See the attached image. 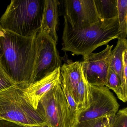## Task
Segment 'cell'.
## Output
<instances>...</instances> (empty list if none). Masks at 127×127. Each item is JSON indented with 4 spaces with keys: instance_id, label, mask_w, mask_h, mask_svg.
<instances>
[{
    "instance_id": "6da1fadb",
    "label": "cell",
    "mask_w": 127,
    "mask_h": 127,
    "mask_svg": "<svg viewBox=\"0 0 127 127\" xmlns=\"http://www.w3.org/2000/svg\"><path fill=\"white\" fill-rule=\"evenodd\" d=\"M36 35L23 37L0 28V62L21 87L28 85L32 75L37 55Z\"/></svg>"
},
{
    "instance_id": "7a4b0ae2",
    "label": "cell",
    "mask_w": 127,
    "mask_h": 127,
    "mask_svg": "<svg viewBox=\"0 0 127 127\" xmlns=\"http://www.w3.org/2000/svg\"><path fill=\"white\" fill-rule=\"evenodd\" d=\"M120 34L118 18L101 20L90 27L79 30L73 29L64 19L62 50L84 58L99 47L119 39Z\"/></svg>"
},
{
    "instance_id": "3957f363",
    "label": "cell",
    "mask_w": 127,
    "mask_h": 127,
    "mask_svg": "<svg viewBox=\"0 0 127 127\" xmlns=\"http://www.w3.org/2000/svg\"><path fill=\"white\" fill-rule=\"evenodd\" d=\"M45 0H12L0 19L5 30L23 37L37 34L40 29Z\"/></svg>"
},
{
    "instance_id": "277c9868",
    "label": "cell",
    "mask_w": 127,
    "mask_h": 127,
    "mask_svg": "<svg viewBox=\"0 0 127 127\" xmlns=\"http://www.w3.org/2000/svg\"><path fill=\"white\" fill-rule=\"evenodd\" d=\"M0 120L26 127L47 126L42 114L27 101L17 85L0 91Z\"/></svg>"
},
{
    "instance_id": "5b68a950",
    "label": "cell",
    "mask_w": 127,
    "mask_h": 127,
    "mask_svg": "<svg viewBox=\"0 0 127 127\" xmlns=\"http://www.w3.org/2000/svg\"><path fill=\"white\" fill-rule=\"evenodd\" d=\"M37 109L48 127H72L75 121L60 82L42 96Z\"/></svg>"
},
{
    "instance_id": "8992f818",
    "label": "cell",
    "mask_w": 127,
    "mask_h": 127,
    "mask_svg": "<svg viewBox=\"0 0 127 127\" xmlns=\"http://www.w3.org/2000/svg\"><path fill=\"white\" fill-rule=\"evenodd\" d=\"M89 104L86 110L76 116L78 122L101 117L113 119L119 110V104L113 93L105 86L88 84Z\"/></svg>"
},
{
    "instance_id": "52a82bcc",
    "label": "cell",
    "mask_w": 127,
    "mask_h": 127,
    "mask_svg": "<svg viewBox=\"0 0 127 127\" xmlns=\"http://www.w3.org/2000/svg\"><path fill=\"white\" fill-rule=\"evenodd\" d=\"M36 59L32 75L27 86L41 79L62 65L55 41L40 30L36 35Z\"/></svg>"
},
{
    "instance_id": "ba28073f",
    "label": "cell",
    "mask_w": 127,
    "mask_h": 127,
    "mask_svg": "<svg viewBox=\"0 0 127 127\" xmlns=\"http://www.w3.org/2000/svg\"><path fill=\"white\" fill-rule=\"evenodd\" d=\"M64 7V19L73 29H87L101 21L94 0H66Z\"/></svg>"
},
{
    "instance_id": "9c48e42d",
    "label": "cell",
    "mask_w": 127,
    "mask_h": 127,
    "mask_svg": "<svg viewBox=\"0 0 127 127\" xmlns=\"http://www.w3.org/2000/svg\"><path fill=\"white\" fill-rule=\"evenodd\" d=\"M113 45H107L98 53H92L83 58L81 62L83 73L90 85L105 86Z\"/></svg>"
},
{
    "instance_id": "30bf717a",
    "label": "cell",
    "mask_w": 127,
    "mask_h": 127,
    "mask_svg": "<svg viewBox=\"0 0 127 127\" xmlns=\"http://www.w3.org/2000/svg\"><path fill=\"white\" fill-rule=\"evenodd\" d=\"M60 68L26 87L19 86L25 98L35 110L42 96L60 82Z\"/></svg>"
},
{
    "instance_id": "8fae6325",
    "label": "cell",
    "mask_w": 127,
    "mask_h": 127,
    "mask_svg": "<svg viewBox=\"0 0 127 127\" xmlns=\"http://www.w3.org/2000/svg\"><path fill=\"white\" fill-rule=\"evenodd\" d=\"M82 72L81 63L79 61H69L64 63L60 68V84L66 87L77 104V89Z\"/></svg>"
},
{
    "instance_id": "7c38bea8",
    "label": "cell",
    "mask_w": 127,
    "mask_h": 127,
    "mask_svg": "<svg viewBox=\"0 0 127 127\" xmlns=\"http://www.w3.org/2000/svg\"><path fill=\"white\" fill-rule=\"evenodd\" d=\"M58 0H45L43 14L40 30L49 36L58 43L57 31L59 24Z\"/></svg>"
},
{
    "instance_id": "4fadbf2b",
    "label": "cell",
    "mask_w": 127,
    "mask_h": 127,
    "mask_svg": "<svg viewBox=\"0 0 127 127\" xmlns=\"http://www.w3.org/2000/svg\"><path fill=\"white\" fill-rule=\"evenodd\" d=\"M127 50L126 39H118L116 45L111 52L110 68L117 73L121 81L123 71L122 54Z\"/></svg>"
},
{
    "instance_id": "5bb4252c",
    "label": "cell",
    "mask_w": 127,
    "mask_h": 127,
    "mask_svg": "<svg viewBox=\"0 0 127 127\" xmlns=\"http://www.w3.org/2000/svg\"><path fill=\"white\" fill-rule=\"evenodd\" d=\"M96 8L101 20L117 18V0H94Z\"/></svg>"
},
{
    "instance_id": "9a60e30c",
    "label": "cell",
    "mask_w": 127,
    "mask_h": 127,
    "mask_svg": "<svg viewBox=\"0 0 127 127\" xmlns=\"http://www.w3.org/2000/svg\"><path fill=\"white\" fill-rule=\"evenodd\" d=\"M77 94L78 109V113L86 110L88 107L89 104L88 84L84 75L83 70L81 78L78 85Z\"/></svg>"
},
{
    "instance_id": "2e32d148",
    "label": "cell",
    "mask_w": 127,
    "mask_h": 127,
    "mask_svg": "<svg viewBox=\"0 0 127 127\" xmlns=\"http://www.w3.org/2000/svg\"><path fill=\"white\" fill-rule=\"evenodd\" d=\"M117 18L120 38L126 39L127 24V0H117Z\"/></svg>"
},
{
    "instance_id": "e0dca14e",
    "label": "cell",
    "mask_w": 127,
    "mask_h": 127,
    "mask_svg": "<svg viewBox=\"0 0 127 127\" xmlns=\"http://www.w3.org/2000/svg\"><path fill=\"white\" fill-rule=\"evenodd\" d=\"M105 87L115 92L117 97L123 102H126L123 95L122 82L117 73L109 67L106 79Z\"/></svg>"
},
{
    "instance_id": "ac0fdd59",
    "label": "cell",
    "mask_w": 127,
    "mask_h": 127,
    "mask_svg": "<svg viewBox=\"0 0 127 127\" xmlns=\"http://www.w3.org/2000/svg\"><path fill=\"white\" fill-rule=\"evenodd\" d=\"M113 119L101 117L85 121H75L72 127H110Z\"/></svg>"
},
{
    "instance_id": "d6986e66",
    "label": "cell",
    "mask_w": 127,
    "mask_h": 127,
    "mask_svg": "<svg viewBox=\"0 0 127 127\" xmlns=\"http://www.w3.org/2000/svg\"><path fill=\"white\" fill-rule=\"evenodd\" d=\"M110 127H127V108L117 111L112 120Z\"/></svg>"
},
{
    "instance_id": "ffe728a7",
    "label": "cell",
    "mask_w": 127,
    "mask_h": 127,
    "mask_svg": "<svg viewBox=\"0 0 127 127\" xmlns=\"http://www.w3.org/2000/svg\"><path fill=\"white\" fill-rule=\"evenodd\" d=\"M16 83L7 73L0 62V91L15 85Z\"/></svg>"
},
{
    "instance_id": "44dd1931",
    "label": "cell",
    "mask_w": 127,
    "mask_h": 127,
    "mask_svg": "<svg viewBox=\"0 0 127 127\" xmlns=\"http://www.w3.org/2000/svg\"><path fill=\"white\" fill-rule=\"evenodd\" d=\"M123 71L121 78L122 90L124 99L127 100V50L122 54Z\"/></svg>"
},
{
    "instance_id": "7402d4cb",
    "label": "cell",
    "mask_w": 127,
    "mask_h": 127,
    "mask_svg": "<svg viewBox=\"0 0 127 127\" xmlns=\"http://www.w3.org/2000/svg\"><path fill=\"white\" fill-rule=\"evenodd\" d=\"M60 85L65 95V97L70 108V110L73 114L75 117L76 119V116L78 111V104L74 100L72 95L69 93L68 90L66 88V87H64V85H62L61 84Z\"/></svg>"
},
{
    "instance_id": "603a6c76",
    "label": "cell",
    "mask_w": 127,
    "mask_h": 127,
    "mask_svg": "<svg viewBox=\"0 0 127 127\" xmlns=\"http://www.w3.org/2000/svg\"><path fill=\"white\" fill-rule=\"evenodd\" d=\"M0 127H26L24 126L5 120H0Z\"/></svg>"
},
{
    "instance_id": "cb8c5ba5",
    "label": "cell",
    "mask_w": 127,
    "mask_h": 127,
    "mask_svg": "<svg viewBox=\"0 0 127 127\" xmlns=\"http://www.w3.org/2000/svg\"><path fill=\"white\" fill-rule=\"evenodd\" d=\"M31 127H48L47 126H34Z\"/></svg>"
},
{
    "instance_id": "d4e9b609",
    "label": "cell",
    "mask_w": 127,
    "mask_h": 127,
    "mask_svg": "<svg viewBox=\"0 0 127 127\" xmlns=\"http://www.w3.org/2000/svg\"><path fill=\"white\" fill-rule=\"evenodd\" d=\"M1 27V26L0 25V28ZM1 45H0V53H1Z\"/></svg>"
}]
</instances>
